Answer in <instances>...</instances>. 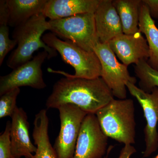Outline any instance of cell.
<instances>
[{
  "label": "cell",
  "mask_w": 158,
  "mask_h": 158,
  "mask_svg": "<svg viewBox=\"0 0 158 158\" xmlns=\"http://www.w3.org/2000/svg\"><path fill=\"white\" fill-rule=\"evenodd\" d=\"M9 34L8 25H0V66L6 56L17 45L16 40L10 39Z\"/></svg>",
  "instance_id": "44dd1931"
},
{
  "label": "cell",
  "mask_w": 158,
  "mask_h": 158,
  "mask_svg": "<svg viewBox=\"0 0 158 158\" xmlns=\"http://www.w3.org/2000/svg\"><path fill=\"white\" fill-rule=\"evenodd\" d=\"M113 3L120 18L123 34L130 35L139 32L141 0H114Z\"/></svg>",
  "instance_id": "ac0fdd59"
},
{
  "label": "cell",
  "mask_w": 158,
  "mask_h": 158,
  "mask_svg": "<svg viewBox=\"0 0 158 158\" xmlns=\"http://www.w3.org/2000/svg\"><path fill=\"white\" fill-rule=\"evenodd\" d=\"M9 11L7 0L0 1V25L9 26Z\"/></svg>",
  "instance_id": "603a6c76"
},
{
  "label": "cell",
  "mask_w": 158,
  "mask_h": 158,
  "mask_svg": "<svg viewBox=\"0 0 158 158\" xmlns=\"http://www.w3.org/2000/svg\"><path fill=\"white\" fill-rule=\"evenodd\" d=\"M11 118L10 140L12 158H31L37 148L30 138L27 113L22 108L17 107Z\"/></svg>",
  "instance_id": "7c38bea8"
},
{
  "label": "cell",
  "mask_w": 158,
  "mask_h": 158,
  "mask_svg": "<svg viewBox=\"0 0 158 158\" xmlns=\"http://www.w3.org/2000/svg\"><path fill=\"white\" fill-rule=\"evenodd\" d=\"M154 158H158V154Z\"/></svg>",
  "instance_id": "484cf974"
},
{
  "label": "cell",
  "mask_w": 158,
  "mask_h": 158,
  "mask_svg": "<svg viewBox=\"0 0 158 158\" xmlns=\"http://www.w3.org/2000/svg\"><path fill=\"white\" fill-rule=\"evenodd\" d=\"M149 10L152 18L158 19V0H142Z\"/></svg>",
  "instance_id": "cb8c5ba5"
},
{
  "label": "cell",
  "mask_w": 158,
  "mask_h": 158,
  "mask_svg": "<svg viewBox=\"0 0 158 158\" xmlns=\"http://www.w3.org/2000/svg\"><path fill=\"white\" fill-rule=\"evenodd\" d=\"M108 139L96 115L88 113L82 122L73 158H102L106 151Z\"/></svg>",
  "instance_id": "30bf717a"
},
{
  "label": "cell",
  "mask_w": 158,
  "mask_h": 158,
  "mask_svg": "<svg viewBox=\"0 0 158 158\" xmlns=\"http://www.w3.org/2000/svg\"><path fill=\"white\" fill-rule=\"evenodd\" d=\"M34 126L32 136L37 149L31 158H57L49 138V118L46 110H40L36 114Z\"/></svg>",
  "instance_id": "9a60e30c"
},
{
  "label": "cell",
  "mask_w": 158,
  "mask_h": 158,
  "mask_svg": "<svg viewBox=\"0 0 158 158\" xmlns=\"http://www.w3.org/2000/svg\"><path fill=\"white\" fill-rule=\"evenodd\" d=\"M136 152V149L132 144L125 145L121 149L118 158H130Z\"/></svg>",
  "instance_id": "d4e9b609"
},
{
  "label": "cell",
  "mask_w": 158,
  "mask_h": 158,
  "mask_svg": "<svg viewBox=\"0 0 158 158\" xmlns=\"http://www.w3.org/2000/svg\"><path fill=\"white\" fill-rule=\"evenodd\" d=\"M110 48L123 64L128 66L142 60L148 61L149 48L147 40L140 31L133 34H122L108 43Z\"/></svg>",
  "instance_id": "8fae6325"
},
{
  "label": "cell",
  "mask_w": 158,
  "mask_h": 158,
  "mask_svg": "<svg viewBox=\"0 0 158 158\" xmlns=\"http://www.w3.org/2000/svg\"><path fill=\"white\" fill-rule=\"evenodd\" d=\"M11 122L7 121L5 131L0 135V158H12L10 130Z\"/></svg>",
  "instance_id": "7402d4cb"
},
{
  "label": "cell",
  "mask_w": 158,
  "mask_h": 158,
  "mask_svg": "<svg viewBox=\"0 0 158 158\" xmlns=\"http://www.w3.org/2000/svg\"><path fill=\"white\" fill-rule=\"evenodd\" d=\"M134 68L136 76L140 80V89L150 93L153 88H158V70L152 68L147 61L141 60L135 64Z\"/></svg>",
  "instance_id": "d6986e66"
},
{
  "label": "cell",
  "mask_w": 158,
  "mask_h": 158,
  "mask_svg": "<svg viewBox=\"0 0 158 158\" xmlns=\"http://www.w3.org/2000/svg\"><path fill=\"white\" fill-rule=\"evenodd\" d=\"M42 13L33 16L27 21L15 28L12 34L17 47L7 61L9 68L14 69L33 59V55L39 49L43 48L48 54V59L56 57V51L44 42V33L48 31V21Z\"/></svg>",
  "instance_id": "3957f363"
},
{
  "label": "cell",
  "mask_w": 158,
  "mask_h": 158,
  "mask_svg": "<svg viewBox=\"0 0 158 158\" xmlns=\"http://www.w3.org/2000/svg\"><path fill=\"white\" fill-rule=\"evenodd\" d=\"M94 15L100 42L108 43L123 34L120 18L112 0H101Z\"/></svg>",
  "instance_id": "4fadbf2b"
},
{
  "label": "cell",
  "mask_w": 158,
  "mask_h": 158,
  "mask_svg": "<svg viewBox=\"0 0 158 158\" xmlns=\"http://www.w3.org/2000/svg\"><path fill=\"white\" fill-rule=\"evenodd\" d=\"M101 0H48L43 14L49 20L94 13Z\"/></svg>",
  "instance_id": "5bb4252c"
},
{
  "label": "cell",
  "mask_w": 158,
  "mask_h": 158,
  "mask_svg": "<svg viewBox=\"0 0 158 158\" xmlns=\"http://www.w3.org/2000/svg\"><path fill=\"white\" fill-rule=\"evenodd\" d=\"M48 31L69 40L85 50L94 52L100 42L97 33L94 13L77 15L71 17L48 21Z\"/></svg>",
  "instance_id": "5b68a950"
},
{
  "label": "cell",
  "mask_w": 158,
  "mask_h": 158,
  "mask_svg": "<svg viewBox=\"0 0 158 158\" xmlns=\"http://www.w3.org/2000/svg\"><path fill=\"white\" fill-rule=\"evenodd\" d=\"M48 54L44 50L39 52L29 62L13 69L10 73L0 77V96L14 88L30 87L34 89L46 87L43 77L42 65Z\"/></svg>",
  "instance_id": "ba28073f"
},
{
  "label": "cell",
  "mask_w": 158,
  "mask_h": 158,
  "mask_svg": "<svg viewBox=\"0 0 158 158\" xmlns=\"http://www.w3.org/2000/svg\"><path fill=\"white\" fill-rule=\"evenodd\" d=\"M139 31L145 35L149 48L147 62L152 68L158 70V28L149 14L147 6L141 0L138 24Z\"/></svg>",
  "instance_id": "e0dca14e"
},
{
  "label": "cell",
  "mask_w": 158,
  "mask_h": 158,
  "mask_svg": "<svg viewBox=\"0 0 158 158\" xmlns=\"http://www.w3.org/2000/svg\"><path fill=\"white\" fill-rule=\"evenodd\" d=\"M126 86L144 112L146 124L144 130L145 148L143 154V157L147 158L158 148V88L155 87L148 93L131 82H128Z\"/></svg>",
  "instance_id": "9c48e42d"
},
{
  "label": "cell",
  "mask_w": 158,
  "mask_h": 158,
  "mask_svg": "<svg viewBox=\"0 0 158 158\" xmlns=\"http://www.w3.org/2000/svg\"><path fill=\"white\" fill-rule=\"evenodd\" d=\"M42 40L58 52L65 63L73 67L74 77L91 79L101 77V65L94 52L85 50L69 40H62L52 33L44 34Z\"/></svg>",
  "instance_id": "277c9868"
},
{
  "label": "cell",
  "mask_w": 158,
  "mask_h": 158,
  "mask_svg": "<svg viewBox=\"0 0 158 158\" xmlns=\"http://www.w3.org/2000/svg\"><path fill=\"white\" fill-rule=\"evenodd\" d=\"M49 72L65 76L57 81L47 99L48 109H58L62 105H75L88 113L95 114L114 99L112 90L101 77L95 79L74 77L62 71L48 68Z\"/></svg>",
  "instance_id": "6da1fadb"
},
{
  "label": "cell",
  "mask_w": 158,
  "mask_h": 158,
  "mask_svg": "<svg viewBox=\"0 0 158 158\" xmlns=\"http://www.w3.org/2000/svg\"><path fill=\"white\" fill-rule=\"evenodd\" d=\"M20 92L19 88H14L0 96V118L12 116L17 107L16 100Z\"/></svg>",
  "instance_id": "ffe728a7"
},
{
  "label": "cell",
  "mask_w": 158,
  "mask_h": 158,
  "mask_svg": "<svg viewBox=\"0 0 158 158\" xmlns=\"http://www.w3.org/2000/svg\"><path fill=\"white\" fill-rule=\"evenodd\" d=\"M101 65V77L112 90L113 96L126 99L128 82L135 84L137 80L130 75L128 66L118 62L108 43H98L94 49Z\"/></svg>",
  "instance_id": "8992f818"
},
{
  "label": "cell",
  "mask_w": 158,
  "mask_h": 158,
  "mask_svg": "<svg viewBox=\"0 0 158 158\" xmlns=\"http://www.w3.org/2000/svg\"><path fill=\"white\" fill-rule=\"evenodd\" d=\"M102 131L120 143L135 144L136 123L131 99H113L95 113Z\"/></svg>",
  "instance_id": "7a4b0ae2"
},
{
  "label": "cell",
  "mask_w": 158,
  "mask_h": 158,
  "mask_svg": "<svg viewBox=\"0 0 158 158\" xmlns=\"http://www.w3.org/2000/svg\"><path fill=\"white\" fill-rule=\"evenodd\" d=\"M9 26L15 28L33 16L43 13L48 0H7Z\"/></svg>",
  "instance_id": "2e32d148"
},
{
  "label": "cell",
  "mask_w": 158,
  "mask_h": 158,
  "mask_svg": "<svg viewBox=\"0 0 158 158\" xmlns=\"http://www.w3.org/2000/svg\"><path fill=\"white\" fill-rule=\"evenodd\" d=\"M57 109L60 129L53 148L57 158H73L82 122L88 113L70 104L62 105Z\"/></svg>",
  "instance_id": "52a82bcc"
}]
</instances>
